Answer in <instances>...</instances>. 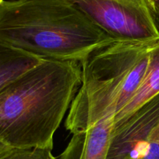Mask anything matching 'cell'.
Instances as JSON below:
<instances>
[{
  "mask_svg": "<svg viewBox=\"0 0 159 159\" xmlns=\"http://www.w3.org/2000/svg\"><path fill=\"white\" fill-rule=\"evenodd\" d=\"M157 41H113L82 59L81 84L65 120L67 130L83 132L110 115L115 117L139 87Z\"/></svg>",
  "mask_w": 159,
  "mask_h": 159,
  "instance_id": "3",
  "label": "cell"
},
{
  "mask_svg": "<svg viewBox=\"0 0 159 159\" xmlns=\"http://www.w3.org/2000/svg\"><path fill=\"white\" fill-rule=\"evenodd\" d=\"M12 148V147L8 146L7 144H6V143H3L2 141L0 140V158H1L3 155H5L8 151H10Z\"/></svg>",
  "mask_w": 159,
  "mask_h": 159,
  "instance_id": "13",
  "label": "cell"
},
{
  "mask_svg": "<svg viewBox=\"0 0 159 159\" xmlns=\"http://www.w3.org/2000/svg\"><path fill=\"white\" fill-rule=\"evenodd\" d=\"M151 16L152 17L154 23H155V26H156L157 30H158L159 33V12H155V13H151Z\"/></svg>",
  "mask_w": 159,
  "mask_h": 159,
  "instance_id": "14",
  "label": "cell"
},
{
  "mask_svg": "<svg viewBox=\"0 0 159 159\" xmlns=\"http://www.w3.org/2000/svg\"><path fill=\"white\" fill-rule=\"evenodd\" d=\"M41 60L0 41V91Z\"/></svg>",
  "mask_w": 159,
  "mask_h": 159,
  "instance_id": "8",
  "label": "cell"
},
{
  "mask_svg": "<svg viewBox=\"0 0 159 159\" xmlns=\"http://www.w3.org/2000/svg\"><path fill=\"white\" fill-rule=\"evenodd\" d=\"M159 125V94L113 125L107 159H142L149 137Z\"/></svg>",
  "mask_w": 159,
  "mask_h": 159,
  "instance_id": "5",
  "label": "cell"
},
{
  "mask_svg": "<svg viewBox=\"0 0 159 159\" xmlns=\"http://www.w3.org/2000/svg\"><path fill=\"white\" fill-rule=\"evenodd\" d=\"M159 94V41L150 51L147 70L138 90L127 104L115 115L113 125L125 119L135 110Z\"/></svg>",
  "mask_w": 159,
  "mask_h": 159,
  "instance_id": "7",
  "label": "cell"
},
{
  "mask_svg": "<svg viewBox=\"0 0 159 159\" xmlns=\"http://www.w3.org/2000/svg\"><path fill=\"white\" fill-rule=\"evenodd\" d=\"M149 142L159 143V125L155 128L153 132L151 134L150 137H149Z\"/></svg>",
  "mask_w": 159,
  "mask_h": 159,
  "instance_id": "12",
  "label": "cell"
},
{
  "mask_svg": "<svg viewBox=\"0 0 159 159\" xmlns=\"http://www.w3.org/2000/svg\"><path fill=\"white\" fill-rule=\"evenodd\" d=\"M116 41L151 42L159 33L146 0H64Z\"/></svg>",
  "mask_w": 159,
  "mask_h": 159,
  "instance_id": "4",
  "label": "cell"
},
{
  "mask_svg": "<svg viewBox=\"0 0 159 159\" xmlns=\"http://www.w3.org/2000/svg\"><path fill=\"white\" fill-rule=\"evenodd\" d=\"M3 1H4V0H0V5H1L2 4V2Z\"/></svg>",
  "mask_w": 159,
  "mask_h": 159,
  "instance_id": "15",
  "label": "cell"
},
{
  "mask_svg": "<svg viewBox=\"0 0 159 159\" xmlns=\"http://www.w3.org/2000/svg\"><path fill=\"white\" fill-rule=\"evenodd\" d=\"M0 159H58L50 148H12Z\"/></svg>",
  "mask_w": 159,
  "mask_h": 159,
  "instance_id": "9",
  "label": "cell"
},
{
  "mask_svg": "<svg viewBox=\"0 0 159 159\" xmlns=\"http://www.w3.org/2000/svg\"><path fill=\"white\" fill-rule=\"evenodd\" d=\"M142 159H159V143L150 142L148 152Z\"/></svg>",
  "mask_w": 159,
  "mask_h": 159,
  "instance_id": "10",
  "label": "cell"
},
{
  "mask_svg": "<svg viewBox=\"0 0 159 159\" xmlns=\"http://www.w3.org/2000/svg\"><path fill=\"white\" fill-rule=\"evenodd\" d=\"M146 4L150 13L159 12V0H146Z\"/></svg>",
  "mask_w": 159,
  "mask_h": 159,
  "instance_id": "11",
  "label": "cell"
},
{
  "mask_svg": "<svg viewBox=\"0 0 159 159\" xmlns=\"http://www.w3.org/2000/svg\"><path fill=\"white\" fill-rule=\"evenodd\" d=\"M116 41L64 0H4L0 41L41 59L80 62Z\"/></svg>",
  "mask_w": 159,
  "mask_h": 159,
  "instance_id": "2",
  "label": "cell"
},
{
  "mask_svg": "<svg viewBox=\"0 0 159 159\" xmlns=\"http://www.w3.org/2000/svg\"><path fill=\"white\" fill-rule=\"evenodd\" d=\"M75 61L43 59L0 91V140L53 149L54 136L81 84Z\"/></svg>",
  "mask_w": 159,
  "mask_h": 159,
  "instance_id": "1",
  "label": "cell"
},
{
  "mask_svg": "<svg viewBox=\"0 0 159 159\" xmlns=\"http://www.w3.org/2000/svg\"><path fill=\"white\" fill-rule=\"evenodd\" d=\"M114 115L99 121L88 130L72 134L58 159H107Z\"/></svg>",
  "mask_w": 159,
  "mask_h": 159,
  "instance_id": "6",
  "label": "cell"
}]
</instances>
